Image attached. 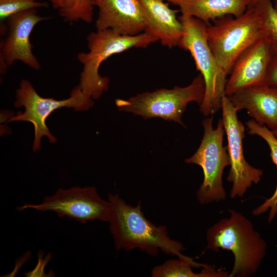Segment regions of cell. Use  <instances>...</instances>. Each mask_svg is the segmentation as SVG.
<instances>
[{"instance_id":"cell-10","label":"cell","mask_w":277,"mask_h":277,"mask_svg":"<svg viewBox=\"0 0 277 277\" xmlns=\"http://www.w3.org/2000/svg\"><path fill=\"white\" fill-rule=\"evenodd\" d=\"M221 110L230 166L227 180L232 183L230 196L232 199L242 197L253 183L260 182L263 172L251 166L244 157L243 140L245 127L238 119V110L226 95L222 98Z\"/></svg>"},{"instance_id":"cell-8","label":"cell","mask_w":277,"mask_h":277,"mask_svg":"<svg viewBox=\"0 0 277 277\" xmlns=\"http://www.w3.org/2000/svg\"><path fill=\"white\" fill-rule=\"evenodd\" d=\"M15 97L14 106L18 108L23 106L25 111L11 117L8 122L26 121L33 124L34 130L33 151L41 149L43 136L47 137L51 143L57 141L46 124V119L54 110L68 107L73 108L76 111H83L93 105L92 99L86 97L77 86L71 91L69 98L57 100L40 96L32 84L26 80L21 81L19 88L16 90Z\"/></svg>"},{"instance_id":"cell-26","label":"cell","mask_w":277,"mask_h":277,"mask_svg":"<svg viewBox=\"0 0 277 277\" xmlns=\"http://www.w3.org/2000/svg\"><path fill=\"white\" fill-rule=\"evenodd\" d=\"M273 5H274L275 9L277 11V2H274V4Z\"/></svg>"},{"instance_id":"cell-16","label":"cell","mask_w":277,"mask_h":277,"mask_svg":"<svg viewBox=\"0 0 277 277\" xmlns=\"http://www.w3.org/2000/svg\"><path fill=\"white\" fill-rule=\"evenodd\" d=\"M249 0H178L182 14L198 18L207 25L221 17H238L249 6Z\"/></svg>"},{"instance_id":"cell-18","label":"cell","mask_w":277,"mask_h":277,"mask_svg":"<svg viewBox=\"0 0 277 277\" xmlns=\"http://www.w3.org/2000/svg\"><path fill=\"white\" fill-rule=\"evenodd\" d=\"M192 265L178 259H171L154 267L151 271L153 277H227L228 272L220 269L216 270L211 266L203 267L200 273L192 270Z\"/></svg>"},{"instance_id":"cell-22","label":"cell","mask_w":277,"mask_h":277,"mask_svg":"<svg viewBox=\"0 0 277 277\" xmlns=\"http://www.w3.org/2000/svg\"><path fill=\"white\" fill-rule=\"evenodd\" d=\"M267 85L277 87V56L273 55L268 68L267 77Z\"/></svg>"},{"instance_id":"cell-24","label":"cell","mask_w":277,"mask_h":277,"mask_svg":"<svg viewBox=\"0 0 277 277\" xmlns=\"http://www.w3.org/2000/svg\"><path fill=\"white\" fill-rule=\"evenodd\" d=\"M167 1H168V2H171V3L176 5V4H177V2L178 0H167Z\"/></svg>"},{"instance_id":"cell-14","label":"cell","mask_w":277,"mask_h":277,"mask_svg":"<svg viewBox=\"0 0 277 277\" xmlns=\"http://www.w3.org/2000/svg\"><path fill=\"white\" fill-rule=\"evenodd\" d=\"M228 97L238 111L246 109L259 124L271 130L277 129V87L268 85L250 87Z\"/></svg>"},{"instance_id":"cell-12","label":"cell","mask_w":277,"mask_h":277,"mask_svg":"<svg viewBox=\"0 0 277 277\" xmlns=\"http://www.w3.org/2000/svg\"><path fill=\"white\" fill-rule=\"evenodd\" d=\"M273 55L264 37L244 50L234 62L225 94L228 96L244 88L267 85V72Z\"/></svg>"},{"instance_id":"cell-15","label":"cell","mask_w":277,"mask_h":277,"mask_svg":"<svg viewBox=\"0 0 277 277\" xmlns=\"http://www.w3.org/2000/svg\"><path fill=\"white\" fill-rule=\"evenodd\" d=\"M146 22V32L169 48L178 46L183 27L176 14L164 0H140Z\"/></svg>"},{"instance_id":"cell-9","label":"cell","mask_w":277,"mask_h":277,"mask_svg":"<svg viewBox=\"0 0 277 277\" xmlns=\"http://www.w3.org/2000/svg\"><path fill=\"white\" fill-rule=\"evenodd\" d=\"M27 209L54 212L60 217H68L85 224L94 220L108 222L112 205L108 200L99 195L94 187H74L59 188L53 195L45 196L40 204H25L18 210Z\"/></svg>"},{"instance_id":"cell-6","label":"cell","mask_w":277,"mask_h":277,"mask_svg":"<svg viewBox=\"0 0 277 277\" xmlns=\"http://www.w3.org/2000/svg\"><path fill=\"white\" fill-rule=\"evenodd\" d=\"M205 91L204 80L200 73L186 87L144 92L128 100L117 99L115 104L119 110L131 112L145 120L159 117L185 127L181 118L187 104L195 102L200 106Z\"/></svg>"},{"instance_id":"cell-11","label":"cell","mask_w":277,"mask_h":277,"mask_svg":"<svg viewBox=\"0 0 277 277\" xmlns=\"http://www.w3.org/2000/svg\"><path fill=\"white\" fill-rule=\"evenodd\" d=\"M48 18L39 16L37 9H33L17 13L7 19L8 35L1 43V73L16 61L35 70L41 68L40 63L32 52L30 35L38 23Z\"/></svg>"},{"instance_id":"cell-13","label":"cell","mask_w":277,"mask_h":277,"mask_svg":"<svg viewBox=\"0 0 277 277\" xmlns=\"http://www.w3.org/2000/svg\"><path fill=\"white\" fill-rule=\"evenodd\" d=\"M98 9L96 30L111 29L134 36L144 32L146 22L140 0H94Z\"/></svg>"},{"instance_id":"cell-27","label":"cell","mask_w":277,"mask_h":277,"mask_svg":"<svg viewBox=\"0 0 277 277\" xmlns=\"http://www.w3.org/2000/svg\"><path fill=\"white\" fill-rule=\"evenodd\" d=\"M274 2H277V0H274Z\"/></svg>"},{"instance_id":"cell-25","label":"cell","mask_w":277,"mask_h":277,"mask_svg":"<svg viewBox=\"0 0 277 277\" xmlns=\"http://www.w3.org/2000/svg\"><path fill=\"white\" fill-rule=\"evenodd\" d=\"M273 134L274 135V136L277 137V129H274L271 130Z\"/></svg>"},{"instance_id":"cell-20","label":"cell","mask_w":277,"mask_h":277,"mask_svg":"<svg viewBox=\"0 0 277 277\" xmlns=\"http://www.w3.org/2000/svg\"><path fill=\"white\" fill-rule=\"evenodd\" d=\"M261 4L264 38L268 43L274 55L277 56V11L271 0H263Z\"/></svg>"},{"instance_id":"cell-23","label":"cell","mask_w":277,"mask_h":277,"mask_svg":"<svg viewBox=\"0 0 277 277\" xmlns=\"http://www.w3.org/2000/svg\"><path fill=\"white\" fill-rule=\"evenodd\" d=\"M249 3H250L249 7H251L253 5H255V4H256L257 3H258L259 2L263 0H249Z\"/></svg>"},{"instance_id":"cell-4","label":"cell","mask_w":277,"mask_h":277,"mask_svg":"<svg viewBox=\"0 0 277 277\" xmlns=\"http://www.w3.org/2000/svg\"><path fill=\"white\" fill-rule=\"evenodd\" d=\"M158 39L143 32L136 35H125L111 29L96 30L87 36L88 51L77 56L83 65L77 86L86 97L98 99L109 87L108 77L98 73L101 64L110 56L132 48H146Z\"/></svg>"},{"instance_id":"cell-3","label":"cell","mask_w":277,"mask_h":277,"mask_svg":"<svg viewBox=\"0 0 277 277\" xmlns=\"http://www.w3.org/2000/svg\"><path fill=\"white\" fill-rule=\"evenodd\" d=\"M207 25V41L218 64L227 75L239 56L264 37L261 2L238 17L228 15Z\"/></svg>"},{"instance_id":"cell-19","label":"cell","mask_w":277,"mask_h":277,"mask_svg":"<svg viewBox=\"0 0 277 277\" xmlns=\"http://www.w3.org/2000/svg\"><path fill=\"white\" fill-rule=\"evenodd\" d=\"M66 22L91 23L94 17V0H48Z\"/></svg>"},{"instance_id":"cell-5","label":"cell","mask_w":277,"mask_h":277,"mask_svg":"<svg viewBox=\"0 0 277 277\" xmlns=\"http://www.w3.org/2000/svg\"><path fill=\"white\" fill-rule=\"evenodd\" d=\"M178 18L183 27L178 46L190 52L205 82V94L200 111L205 116L214 114L221 109L227 74L209 46L207 24L193 16L182 14Z\"/></svg>"},{"instance_id":"cell-17","label":"cell","mask_w":277,"mask_h":277,"mask_svg":"<svg viewBox=\"0 0 277 277\" xmlns=\"http://www.w3.org/2000/svg\"><path fill=\"white\" fill-rule=\"evenodd\" d=\"M248 133L251 135H257L264 139L269 146L270 150V156L277 168V137L271 130L261 125L254 120L248 121L246 123ZM269 210L268 222L270 223L277 214V185L274 192L269 198L265 199V202L260 206L252 211L254 215H259Z\"/></svg>"},{"instance_id":"cell-21","label":"cell","mask_w":277,"mask_h":277,"mask_svg":"<svg viewBox=\"0 0 277 277\" xmlns=\"http://www.w3.org/2000/svg\"><path fill=\"white\" fill-rule=\"evenodd\" d=\"M48 5L44 0H0V19L3 22L17 13Z\"/></svg>"},{"instance_id":"cell-2","label":"cell","mask_w":277,"mask_h":277,"mask_svg":"<svg viewBox=\"0 0 277 277\" xmlns=\"http://www.w3.org/2000/svg\"><path fill=\"white\" fill-rule=\"evenodd\" d=\"M229 217L220 220L207 232V248L232 252L234 262L228 277H247L255 273L266 253L267 243L251 222L241 213L230 209Z\"/></svg>"},{"instance_id":"cell-1","label":"cell","mask_w":277,"mask_h":277,"mask_svg":"<svg viewBox=\"0 0 277 277\" xmlns=\"http://www.w3.org/2000/svg\"><path fill=\"white\" fill-rule=\"evenodd\" d=\"M112 205L108 223L117 251H131L138 249L155 256L160 251L166 254L191 263L193 267H204L205 264L194 262L182 253L185 249L183 244L169 236L165 225L156 226L148 220L142 211L141 202L135 206L127 204L117 194H108Z\"/></svg>"},{"instance_id":"cell-7","label":"cell","mask_w":277,"mask_h":277,"mask_svg":"<svg viewBox=\"0 0 277 277\" xmlns=\"http://www.w3.org/2000/svg\"><path fill=\"white\" fill-rule=\"evenodd\" d=\"M202 125L204 135L201 144L195 153L185 162L199 165L203 169L204 180L196 197L201 204L205 205L226 199L222 176L229 161L227 147L223 144L225 129L222 120H219L215 129L212 116L205 118Z\"/></svg>"}]
</instances>
